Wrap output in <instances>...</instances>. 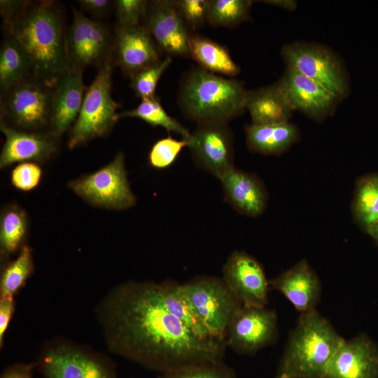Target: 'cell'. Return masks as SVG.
I'll use <instances>...</instances> for the list:
<instances>
[{
    "label": "cell",
    "instance_id": "6da1fadb",
    "mask_svg": "<svg viewBox=\"0 0 378 378\" xmlns=\"http://www.w3.org/2000/svg\"><path fill=\"white\" fill-rule=\"evenodd\" d=\"M95 314L108 349L148 370L223 361L226 340L202 339L188 329L167 309L157 283L116 285Z\"/></svg>",
    "mask_w": 378,
    "mask_h": 378
},
{
    "label": "cell",
    "instance_id": "7a4b0ae2",
    "mask_svg": "<svg viewBox=\"0 0 378 378\" xmlns=\"http://www.w3.org/2000/svg\"><path fill=\"white\" fill-rule=\"evenodd\" d=\"M29 54L34 74L55 85L70 66L62 10L53 1H30L8 31Z\"/></svg>",
    "mask_w": 378,
    "mask_h": 378
},
{
    "label": "cell",
    "instance_id": "3957f363",
    "mask_svg": "<svg viewBox=\"0 0 378 378\" xmlns=\"http://www.w3.org/2000/svg\"><path fill=\"white\" fill-rule=\"evenodd\" d=\"M344 339L316 309L300 313L288 337L276 377L325 378Z\"/></svg>",
    "mask_w": 378,
    "mask_h": 378
},
{
    "label": "cell",
    "instance_id": "277c9868",
    "mask_svg": "<svg viewBox=\"0 0 378 378\" xmlns=\"http://www.w3.org/2000/svg\"><path fill=\"white\" fill-rule=\"evenodd\" d=\"M247 92L242 81L195 67L183 78L178 104L184 115L197 123L227 122L246 110Z\"/></svg>",
    "mask_w": 378,
    "mask_h": 378
},
{
    "label": "cell",
    "instance_id": "5b68a950",
    "mask_svg": "<svg viewBox=\"0 0 378 378\" xmlns=\"http://www.w3.org/2000/svg\"><path fill=\"white\" fill-rule=\"evenodd\" d=\"M54 90L32 75L1 91L0 121L18 130L49 132Z\"/></svg>",
    "mask_w": 378,
    "mask_h": 378
},
{
    "label": "cell",
    "instance_id": "8992f818",
    "mask_svg": "<svg viewBox=\"0 0 378 378\" xmlns=\"http://www.w3.org/2000/svg\"><path fill=\"white\" fill-rule=\"evenodd\" d=\"M36 363L44 378H116L109 357L63 337L47 341Z\"/></svg>",
    "mask_w": 378,
    "mask_h": 378
},
{
    "label": "cell",
    "instance_id": "52a82bcc",
    "mask_svg": "<svg viewBox=\"0 0 378 378\" xmlns=\"http://www.w3.org/2000/svg\"><path fill=\"white\" fill-rule=\"evenodd\" d=\"M113 59L99 67L87 89L79 114L69 131L68 147L73 149L109 133L119 120L121 105L111 96Z\"/></svg>",
    "mask_w": 378,
    "mask_h": 378
},
{
    "label": "cell",
    "instance_id": "ba28073f",
    "mask_svg": "<svg viewBox=\"0 0 378 378\" xmlns=\"http://www.w3.org/2000/svg\"><path fill=\"white\" fill-rule=\"evenodd\" d=\"M68 187L88 203L107 209L125 210L134 206L136 201L122 152L98 170L70 181Z\"/></svg>",
    "mask_w": 378,
    "mask_h": 378
},
{
    "label": "cell",
    "instance_id": "9c48e42d",
    "mask_svg": "<svg viewBox=\"0 0 378 378\" xmlns=\"http://www.w3.org/2000/svg\"><path fill=\"white\" fill-rule=\"evenodd\" d=\"M281 56L290 67L319 83L342 100L349 92V80L341 59L323 46L307 42L285 45Z\"/></svg>",
    "mask_w": 378,
    "mask_h": 378
},
{
    "label": "cell",
    "instance_id": "30bf717a",
    "mask_svg": "<svg viewBox=\"0 0 378 378\" xmlns=\"http://www.w3.org/2000/svg\"><path fill=\"white\" fill-rule=\"evenodd\" d=\"M211 337L225 340L228 326L242 303L222 278L198 276L183 284Z\"/></svg>",
    "mask_w": 378,
    "mask_h": 378
},
{
    "label": "cell",
    "instance_id": "8fae6325",
    "mask_svg": "<svg viewBox=\"0 0 378 378\" xmlns=\"http://www.w3.org/2000/svg\"><path fill=\"white\" fill-rule=\"evenodd\" d=\"M73 21L66 31V52L69 65L83 70L100 66L113 59L114 36L108 26L73 10Z\"/></svg>",
    "mask_w": 378,
    "mask_h": 378
},
{
    "label": "cell",
    "instance_id": "7c38bea8",
    "mask_svg": "<svg viewBox=\"0 0 378 378\" xmlns=\"http://www.w3.org/2000/svg\"><path fill=\"white\" fill-rule=\"evenodd\" d=\"M188 148L200 169L220 179L234 166V138L227 122H198L188 139Z\"/></svg>",
    "mask_w": 378,
    "mask_h": 378
},
{
    "label": "cell",
    "instance_id": "4fadbf2b",
    "mask_svg": "<svg viewBox=\"0 0 378 378\" xmlns=\"http://www.w3.org/2000/svg\"><path fill=\"white\" fill-rule=\"evenodd\" d=\"M277 315L266 307H246L237 311L225 336L227 346L239 354L252 355L277 339Z\"/></svg>",
    "mask_w": 378,
    "mask_h": 378
},
{
    "label": "cell",
    "instance_id": "5bb4252c",
    "mask_svg": "<svg viewBox=\"0 0 378 378\" xmlns=\"http://www.w3.org/2000/svg\"><path fill=\"white\" fill-rule=\"evenodd\" d=\"M226 285L246 307H266L270 281L261 264L244 251H234L222 268Z\"/></svg>",
    "mask_w": 378,
    "mask_h": 378
},
{
    "label": "cell",
    "instance_id": "9a60e30c",
    "mask_svg": "<svg viewBox=\"0 0 378 378\" xmlns=\"http://www.w3.org/2000/svg\"><path fill=\"white\" fill-rule=\"evenodd\" d=\"M277 84L294 111L316 122L332 115L342 101L323 85L288 66Z\"/></svg>",
    "mask_w": 378,
    "mask_h": 378
},
{
    "label": "cell",
    "instance_id": "2e32d148",
    "mask_svg": "<svg viewBox=\"0 0 378 378\" xmlns=\"http://www.w3.org/2000/svg\"><path fill=\"white\" fill-rule=\"evenodd\" d=\"M144 24L160 51L167 56L190 57L191 34L181 17L174 1H148Z\"/></svg>",
    "mask_w": 378,
    "mask_h": 378
},
{
    "label": "cell",
    "instance_id": "e0dca14e",
    "mask_svg": "<svg viewBox=\"0 0 378 378\" xmlns=\"http://www.w3.org/2000/svg\"><path fill=\"white\" fill-rule=\"evenodd\" d=\"M325 378H378V345L365 333L344 340L328 365Z\"/></svg>",
    "mask_w": 378,
    "mask_h": 378
},
{
    "label": "cell",
    "instance_id": "ac0fdd59",
    "mask_svg": "<svg viewBox=\"0 0 378 378\" xmlns=\"http://www.w3.org/2000/svg\"><path fill=\"white\" fill-rule=\"evenodd\" d=\"M5 141L0 155V168L17 162L42 164L52 159L59 149V137L49 132L18 130L0 121Z\"/></svg>",
    "mask_w": 378,
    "mask_h": 378
},
{
    "label": "cell",
    "instance_id": "d6986e66",
    "mask_svg": "<svg viewBox=\"0 0 378 378\" xmlns=\"http://www.w3.org/2000/svg\"><path fill=\"white\" fill-rule=\"evenodd\" d=\"M114 53L117 64L129 77L158 63L160 49L144 24L114 30Z\"/></svg>",
    "mask_w": 378,
    "mask_h": 378
},
{
    "label": "cell",
    "instance_id": "ffe728a7",
    "mask_svg": "<svg viewBox=\"0 0 378 378\" xmlns=\"http://www.w3.org/2000/svg\"><path fill=\"white\" fill-rule=\"evenodd\" d=\"M83 71L69 66L55 85L49 132L57 137L71 128L87 91Z\"/></svg>",
    "mask_w": 378,
    "mask_h": 378
},
{
    "label": "cell",
    "instance_id": "44dd1931",
    "mask_svg": "<svg viewBox=\"0 0 378 378\" xmlns=\"http://www.w3.org/2000/svg\"><path fill=\"white\" fill-rule=\"evenodd\" d=\"M219 180L225 200L238 213L258 217L265 211L268 195L264 183L255 174L233 167Z\"/></svg>",
    "mask_w": 378,
    "mask_h": 378
},
{
    "label": "cell",
    "instance_id": "7402d4cb",
    "mask_svg": "<svg viewBox=\"0 0 378 378\" xmlns=\"http://www.w3.org/2000/svg\"><path fill=\"white\" fill-rule=\"evenodd\" d=\"M270 286L283 294L300 313L316 309L321 295V284L308 262L301 260L276 277Z\"/></svg>",
    "mask_w": 378,
    "mask_h": 378
},
{
    "label": "cell",
    "instance_id": "603a6c76",
    "mask_svg": "<svg viewBox=\"0 0 378 378\" xmlns=\"http://www.w3.org/2000/svg\"><path fill=\"white\" fill-rule=\"evenodd\" d=\"M246 109L254 125L287 122L294 111L277 83L248 90Z\"/></svg>",
    "mask_w": 378,
    "mask_h": 378
},
{
    "label": "cell",
    "instance_id": "cb8c5ba5",
    "mask_svg": "<svg viewBox=\"0 0 378 378\" xmlns=\"http://www.w3.org/2000/svg\"><path fill=\"white\" fill-rule=\"evenodd\" d=\"M248 148L266 155H280L288 150L300 137L298 127L290 122L269 124H251L245 127Z\"/></svg>",
    "mask_w": 378,
    "mask_h": 378
},
{
    "label": "cell",
    "instance_id": "d4e9b609",
    "mask_svg": "<svg viewBox=\"0 0 378 378\" xmlns=\"http://www.w3.org/2000/svg\"><path fill=\"white\" fill-rule=\"evenodd\" d=\"M158 286L167 309L174 317L199 337L214 338L190 300L183 284L167 279Z\"/></svg>",
    "mask_w": 378,
    "mask_h": 378
},
{
    "label": "cell",
    "instance_id": "484cf974",
    "mask_svg": "<svg viewBox=\"0 0 378 378\" xmlns=\"http://www.w3.org/2000/svg\"><path fill=\"white\" fill-rule=\"evenodd\" d=\"M189 53L200 67L211 73L232 77L241 71L226 47L206 36L191 34Z\"/></svg>",
    "mask_w": 378,
    "mask_h": 378
},
{
    "label": "cell",
    "instance_id": "4316f807",
    "mask_svg": "<svg viewBox=\"0 0 378 378\" xmlns=\"http://www.w3.org/2000/svg\"><path fill=\"white\" fill-rule=\"evenodd\" d=\"M34 74L32 61L20 43L4 34L0 48V89L9 87Z\"/></svg>",
    "mask_w": 378,
    "mask_h": 378
},
{
    "label": "cell",
    "instance_id": "83f0119b",
    "mask_svg": "<svg viewBox=\"0 0 378 378\" xmlns=\"http://www.w3.org/2000/svg\"><path fill=\"white\" fill-rule=\"evenodd\" d=\"M29 230L27 212L18 204L6 206L0 216V255L3 265L24 246Z\"/></svg>",
    "mask_w": 378,
    "mask_h": 378
},
{
    "label": "cell",
    "instance_id": "f1b7e54d",
    "mask_svg": "<svg viewBox=\"0 0 378 378\" xmlns=\"http://www.w3.org/2000/svg\"><path fill=\"white\" fill-rule=\"evenodd\" d=\"M352 213L358 225L365 230L378 220V176L368 174L356 182Z\"/></svg>",
    "mask_w": 378,
    "mask_h": 378
},
{
    "label": "cell",
    "instance_id": "f546056e",
    "mask_svg": "<svg viewBox=\"0 0 378 378\" xmlns=\"http://www.w3.org/2000/svg\"><path fill=\"white\" fill-rule=\"evenodd\" d=\"M0 279V298H14L34 272L31 248L24 245L18 256L3 265Z\"/></svg>",
    "mask_w": 378,
    "mask_h": 378
},
{
    "label": "cell",
    "instance_id": "4dcf8cb0",
    "mask_svg": "<svg viewBox=\"0 0 378 378\" xmlns=\"http://www.w3.org/2000/svg\"><path fill=\"white\" fill-rule=\"evenodd\" d=\"M126 117L140 118L153 127H163L186 139L190 136L189 131L164 111L157 96L141 99L135 108L118 113V119Z\"/></svg>",
    "mask_w": 378,
    "mask_h": 378
},
{
    "label": "cell",
    "instance_id": "1f68e13d",
    "mask_svg": "<svg viewBox=\"0 0 378 378\" xmlns=\"http://www.w3.org/2000/svg\"><path fill=\"white\" fill-rule=\"evenodd\" d=\"M251 6L249 0H211L207 22L214 27H234L249 19Z\"/></svg>",
    "mask_w": 378,
    "mask_h": 378
},
{
    "label": "cell",
    "instance_id": "d6a6232c",
    "mask_svg": "<svg viewBox=\"0 0 378 378\" xmlns=\"http://www.w3.org/2000/svg\"><path fill=\"white\" fill-rule=\"evenodd\" d=\"M158 378H236L232 368L223 361L180 366L162 373Z\"/></svg>",
    "mask_w": 378,
    "mask_h": 378
},
{
    "label": "cell",
    "instance_id": "836d02e7",
    "mask_svg": "<svg viewBox=\"0 0 378 378\" xmlns=\"http://www.w3.org/2000/svg\"><path fill=\"white\" fill-rule=\"evenodd\" d=\"M172 61V57L167 56L130 78V86L139 97L144 99L156 96L155 90L158 83Z\"/></svg>",
    "mask_w": 378,
    "mask_h": 378
},
{
    "label": "cell",
    "instance_id": "e575fe53",
    "mask_svg": "<svg viewBox=\"0 0 378 378\" xmlns=\"http://www.w3.org/2000/svg\"><path fill=\"white\" fill-rule=\"evenodd\" d=\"M188 146L187 139L177 140L171 136L161 139L152 146L148 154V163L156 169H167L176 161L182 149Z\"/></svg>",
    "mask_w": 378,
    "mask_h": 378
},
{
    "label": "cell",
    "instance_id": "d590c367",
    "mask_svg": "<svg viewBox=\"0 0 378 378\" xmlns=\"http://www.w3.org/2000/svg\"><path fill=\"white\" fill-rule=\"evenodd\" d=\"M148 1L146 0H117L113 3L117 24L135 27L144 24Z\"/></svg>",
    "mask_w": 378,
    "mask_h": 378
},
{
    "label": "cell",
    "instance_id": "8d00e7d4",
    "mask_svg": "<svg viewBox=\"0 0 378 378\" xmlns=\"http://www.w3.org/2000/svg\"><path fill=\"white\" fill-rule=\"evenodd\" d=\"M209 0L174 1L176 7L188 28L197 30L208 22Z\"/></svg>",
    "mask_w": 378,
    "mask_h": 378
},
{
    "label": "cell",
    "instance_id": "74e56055",
    "mask_svg": "<svg viewBox=\"0 0 378 378\" xmlns=\"http://www.w3.org/2000/svg\"><path fill=\"white\" fill-rule=\"evenodd\" d=\"M42 169L35 162H22L15 166L10 174L12 185L21 191H30L39 184Z\"/></svg>",
    "mask_w": 378,
    "mask_h": 378
},
{
    "label": "cell",
    "instance_id": "f35d334b",
    "mask_svg": "<svg viewBox=\"0 0 378 378\" xmlns=\"http://www.w3.org/2000/svg\"><path fill=\"white\" fill-rule=\"evenodd\" d=\"M30 1L1 0L0 13L4 33L8 31L13 22L26 9Z\"/></svg>",
    "mask_w": 378,
    "mask_h": 378
},
{
    "label": "cell",
    "instance_id": "ab89813d",
    "mask_svg": "<svg viewBox=\"0 0 378 378\" xmlns=\"http://www.w3.org/2000/svg\"><path fill=\"white\" fill-rule=\"evenodd\" d=\"M15 312L14 298H0V347L4 346V335Z\"/></svg>",
    "mask_w": 378,
    "mask_h": 378
},
{
    "label": "cell",
    "instance_id": "60d3db41",
    "mask_svg": "<svg viewBox=\"0 0 378 378\" xmlns=\"http://www.w3.org/2000/svg\"><path fill=\"white\" fill-rule=\"evenodd\" d=\"M77 2L85 12L96 18H103L106 15L114 3L109 0H81Z\"/></svg>",
    "mask_w": 378,
    "mask_h": 378
},
{
    "label": "cell",
    "instance_id": "b9f144b4",
    "mask_svg": "<svg viewBox=\"0 0 378 378\" xmlns=\"http://www.w3.org/2000/svg\"><path fill=\"white\" fill-rule=\"evenodd\" d=\"M36 368V362L14 363L3 371L0 378H33V372Z\"/></svg>",
    "mask_w": 378,
    "mask_h": 378
},
{
    "label": "cell",
    "instance_id": "7bdbcfd3",
    "mask_svg": "<svg viewBox=\"0 0 378 378\" xmlns=\"http://www.w3.org/2000/svg\"><path fill=\"white\" fill-rule=\"evenodd\" d=\"M262 2L282 8L290 11L294 10L297 8V2L293 0H267L262 1Z\"/></svg>",
    "mask_w": 378,
    "mask_h": 378
},
{
    "label": "cell",
    "instance_id": "ee69618b",
    "mask_svg": "<svg viewBox=\"0 0 378 378\" xmlns=\"http://www.w3.org/2000/svg\"><path fill=\"white\" fill-rule=\"evenodd\" d=\"M365 232L368 233L378 245V220L368 227L365 230Z\"/></svg>",
    "mask_w": 378,
    "mask_h": 378
},
{
    "label": "cell",
    "instance_id": "f6af8a7d",
    "mask_svg": "<svg viewBox=\"0 0 378 378\" xmlns=\"http://www.w3.org/2000/svg\"><path fill=\"white\" fill-rule=\"evenodd\" d=\"M276 378H280V377H276Z\"/></svg>",
    "mask_w": 378,
    "mask_h": 378
},
{
    "label": "cell",
    "instance_id": "bcb514c9",
    "mask_svg": "<svg viewBox=\"0 0 378 378\" xmlns=\"http://www.w3.org/2000/svg\"><path fill=\"white\" fill-rule=\"evenodd\" d=\"M377 176H378V174H377Z\"/></svg>",
    "mask_w": 378,
    "mask_h": 378
}]
</instances>
